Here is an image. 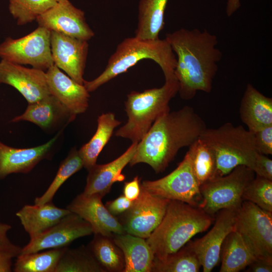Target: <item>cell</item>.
<instances>
[{
    "label": "cell",
    "mask_w": 272,
    "mask_h": 272,
    "mask_svg": "<svg viewBox=\"0 0 272 272\" xmlns=\"http://www.w3.org/2000/svg\"><path fill=\"white\" fill-rule=\"evenodd\" d=\"M165 39L177 55L174 75L181 98L191 100L198 91L210 93L222 57L217 36L206 29L182 28L167 33Z\"/></svg>",
    "instance_id": "obj_1"
},
{
    "label": "cell",
    "mask_w": 272,
    "mask_h": 272,
    "mask_svg": "<svg viewBox=\"0 0 272 272\" xmlns=\"http://www.w3.org/2000/svg\"><path fill=\"white\" fill-rule=\"evenodd\" d=\"M206 128L205 121L192 107L168 111L155 120L138 144L129 164L132 166L144 163L156 173L162 172L178 151L193 144Z\"/></svg>",
    "instance_id": "obj_2"
},
{
    "label": "cell",
    "mask_w": 272,
    "mask_h": 272,
    "mask_svg": "<svg viewBox=\"0 0 272 272\" xmlns=\"http://www.w3.org/2000/svg\"><path fill=\"white\" fill-rule=\"evenodd\" d=\"M213 216L198 206L170 200L160 224L146 239L154 255L161 259L174 253L196 234L206 231Z\"/></svg>",
    "instance_id": "obj_3"
},
{
    "label": "cell",
    "mask_w": 272,
    "mask_h": 272,
    "mask_svg": "<svg viewBox=\"0 0 272 272\" xmlns=\"http://www.w3.org/2000/svg\"><path fill=\"white\" fill-rule=\"evenodd\" d=\"M145 59L153 60L159 65L165 80L175 77L176 57L168 42L165 39H141L134 36L119 43L103 72L92 81L85 80L83 85L89 93L94 92Z\"/></svg>",
    "instance_id": "obj_4"
},
{
    "label": "cell",
    "mask_w": 272,
    "mask_h": 272,
    "mask_svg": "<svg viewBox=\"0 0 272 272\" xmlns=\"http://www.w3.org/2000/svg\"><path fill=\"white\" fill-rule=\"evenodd\" d=\"M178 91L179 83L175 77L165 80L160 88L131 91L125 101L127 122L116 131L115 135L129 139L132 143H139L155 120L170 110L169 102Z\"/></svg>",
    "instance_id": "obj_5"
},
{
    "label": "cell",
    "mask_w": 272,
    "mask_h": 272,
    "mask_svg": "<svg viewBox=\"0 0 272 272\" xmlns=\"http://www.w3.org/2000/svg\"><path fill=\"white\" fill-rule=\"evenodd\" d=\"M199 138L215 156V177L227 175L240 165L252 169L258 152L254 133L243 126L226 122L218 128H206Z\"/></svg>",
    "instance_id": "obj_6"
},
{
    "label": "cell",
    "mask_w": 272,
    "mask_h": 272,
    "mask_svg": "<svg viewBox=\"0 0 272 272\" xmlns=\"http://www.w3.org/2000/svg\"><path fill=\"white\" fill-rule=\"evenodd\" d=\"M254 177L252 169L240 165L227 175L210 180L200 186L198 207L212 216L223 209L237 211L243 201L245 188Z\"/></svg>",
    "instance_id": "obj_7"
},
{
    "label": "cell",
    "mask_w": 272,
    "mask_h": 272,
    "mask_svg": "<svg viewBox=\"0 0 272 272\" xmlns=\"http://www.w3.org/2000/svg\"><path fill=\"white\" fill-rule=\"evenodd\" d=\"M234 230L257 259L272 263V212L243 200L236 212Z\"/></svg>",
    "instance_id": "obj_8"
},
{
    "label": "cell",
    "mask_w": 272,
    "mask_h": 272,
    "mask_svg": "<svg viewBox=\"0 0 272 272\" xmlns=\"http://www.w3.org/2000/svg\"><path fill=\"white\" fill-rule=\"evenodd\" d=\"M0 58L16 64L30 65L46 72L54 64L50 31L38 26L22 37L6 38L0 44Z\"/></svg>",
    "instance_id": "obj_9"
},
{
    "label": "cell",
    "mask_w": 272,
    "mask_h": 272,
    "mask_svg": "<svg viewBox=\"0 0 272 272\" xmlns=\"http://www.w3.org/2000/svg\"><path fill=\"white\" fill-rule=\"evenodd\" d=\"M141 185L150 193L170 200L198 207L201 200L200 185L192 169L189 149L173 171L157 180H144Z\"/></svg>",
    "instance_id": "obj_10"
},
{
    "label": "cell",
    "mask_w": 272,
    "mask_h": 272,
    "mask_svg": "<svg viewBox=\"0 0 272 272\" xmlns=\"http://www.w3.org/2000/svg\"><path fill=\"white\" fill-rule=\"evenodd\" d=\"M170 201L150 193L141 185L139 197L118 220L126 233L146 239L161 223Z\"/></svg>",
    "instance_id": "obj_11"
},
{
    "label": "cell",
    "mask_w": 272,
    "mask_h": 272,
    "mask_svg": "<svg viewBox=\"0 0 272 272\" xmlns=\"http://www.w3.org/2000/svg\"><path fill=\"white\" fill-rule=\"evenodd\" d=\"M92 234L90 224L71 212L52 227L30 238L29 242L22 248L21 254L67 247L76 239Z\"/></svg>",
    "instance_id": "obj_12"
},
{
    "label": "cell",
    "mask_w": 272,
    "mask_h": 272,
    "mask_svg": "<svg viewBox=\"0 0 272 272\" xmlns=\"http://www.w3.org/2000/svg\"><path fill=\"white\" fill-rule=\"evenodd\" d=\"M38 26L50 31L88 41L95 35L87 24L85 13L69 0L57 2L36 20Z\"/></svg>",
    "instance_id": "obj_13"
},
{
    "label": "cell",
    "mask_w": 272,
    "mask_h": 272,
    "mask_svg": "<svg viewBox=\"0 0 272 272\" xmlns=\"http://www.w3.org/2000/svg\"><path fill=\"white\" fill-rule=\"evenodd\" d=\"M50 46L54 64L75 81L83 85L88 41L50 31Z\"/></svg>",
    "instance_id": "obj_14"
},
{
    "label": "cell",
    "mask_w": 272,
    "mask_h": 272,
    "mask_svg": "<svg viewBox=\"0 0 272 272\" xmlns=\"http://www.w3.org/2000/svg\"><path fill=\"white\" fill-rule=\"evenodd\" d=\"M11 86L25 98L28 103L38 101L51 95L46 72L2 59L0 84Z\"/></svg>",
    "instance_id": "obj_15"
},
{
    "label": "cell",
    "mask_w": 272,
    "mask_h": 272,
    "mask_svg": "<svg viewBox=\"0 0 272 272\" xmlns=\"http://www.w3.org/2000/svg\"><path fill=\"white\" fill-rule=\"evenodd\" d=\"M62 131L47 143L32 148L12 147L0 141V180L11 174L28 173L42 160L50 159Z\"/></svg>",
    "instance_id": "obj_16"
},
{
    "label": "cell",
    "mask_w": 272,
    "mask_h": 272,
    "mask_svg": "<svg viewBox=\"0 0 272 272\" xmlns=\"http://www.w3.org/2000/svg\"><path fill=\"white\" fill-rule=\"evenodd\" d=\"M236 211L223 209L217 212L215 224L203 237L188 244L197 256L203 272H210L220 258L222 244L234 229Z\"/></svg>",
    "instance_id": "obj_17"
},
{
    "label": "cell",
    "mask_w": 272,
    "mask_h": 272,
    "mask_svg": "<svg viewBox=\"0 0 272 272\" xmlns=\"http://www.w3.org/2000/svg\"><path fill=\"white\" fill-rule=\"evenodd\" d=\"M97 194L84 192L77 195L66 206V209L88 222L93 234L107 236L126 233L116 217L112 215Z\"/></svg>",
    "instance_id": "obj_18"
},
{
    "label": "cell",
    "mask_w": 272,
    "mask_h": 272,
    "mask_svg": "<svg viewBox=\"0 0 272 272\" xmlns=\"http://www.w3.org/2000/svg\"><path fill=\"white\" fill-rule=\"evenodd\" d=\"M76 117L51 94L38 101L29 103L24 113L11 121H29L46 132L52 133L63 130Z\"/></svg>",
    "instance_id": "obj_19"
},
{
    "label": "cell",
    "mask_w": 272,
    "mask_h": 272,
    "mask_svg": "<svg viewBox=\"0 0 272 272\" xmlns=\"http://www.w3.org/2000/svg\"><path fill=\"white\" fill-rule=\"evenodd\" d=\"M51 94L75 115L86 112L89 107V92L54 64L46 71Z\"/></svg>",
    "instance_id": "obj_20"
},
{
    "label": "cell",
    "mask_w": 272,
    "mask_h": 272,
    "mask_svg": "<svg viewBox=\"0 0 272 272\" xmlns=\"http://www.w3.org/2000/svg\"><path fill=\"white\" fill-rule=\"evenodd\" d=\"M138 143H132L118 158L105 164H95L88 170L86 184L83 192L97 194L102 198L111 190L114 183L122 181L125 176L121 172L134 155Z\"/></svg>",
    "instance_id": "obj_21"
},
{
    "label": "cell",
    "mask_w": 272,
    "mask_h": 272,
    "mask_svg": "<svg viewBox=\"0 0 272 272\" xmlns=\"http://www.w3.org/2000/svg\"><path fill=\"white\" fill-rule=\"evenodd\" d=\"M239 113L241 121L253 133L272 125V98L248 83L241 100Z\"/></svg>",
    "instance_id": "obj_22"
},
{
    "label": "cell",
    "mask_w": 272,
    "mask_h": 272,
    "mask_svg": "<svg viewBox=\"0 0 272 272\" xmlns=\"http://www.w3.org/2000/svg\"><path fill=\"white\" fill-rule=\"evenodd\" d=\"M71 212L50 201L42 205H25L16 215L30 238L52 227Z\"/></svg>",
    "instance_id": "obj_23"
},
{
    "label": "cell",
    "mask_w": 272,
    "mask_h": 272,
    "mask_svg": "<svg viewBox=\"0 0 272 272\" xmlns=\"http://www.w3.org/2000/svg\"><path fill=\"white\" fill-rule=\"evenodd\" d=\"M113 239L124 255L123 272H151L154 255L146 239L128 233L114 234Z\"/></svg>",
    "instance_id": "obj_24"
},
{
    "label": "cell",
    "mask_w": 272,
    "mask_h": 272,
    "mask_svg": "<svg viewBox=\"0 0 272 272\" xmlns=\"http://www.w3.org/2000/svg\"><path fill=\"white\" fill-rule=\"evenodd\" d=\"M168 0H140L135 37L141 39H159L165 26L164 15Z\"/></svg>",
    "instance_id": "obj_25"
},
{
    "label": "cell",
    "mask_w": 272,
    "mask_h": 272,
    "mask_svg": "<svg viewBox=\"0 0 272 272\" xmlns=\"http://www.w3.org/2000/svg\"><path fill=\"white\" fill-rule=\"evenodd\" d=\"M112 112L103 113L97 119V127L94 134L78 150L87 170L96 164L97 158L110 139L114 129L121 124Z\"/></svg>",
    "instance_id": "obj_26"
},
{
    "label": "cell",
    "mask_w": 272,
    "mask_h": 272,
    "mask_svg": "<svg viewBox=\"0 0 272 272\" xmlns=\"http://www.w3.org/2000/svg\"><path fill=\"white\" fill-rule=\"evenodd\" d=\"M220 257V272H238L257 259L241 235L234 230L223 241Z\"/></svg>",
    "instance_id": "obj_27"
},
{
    "label": "cell",
    "mask_w": 272,
    "mask_h": 272,
    "mask_svg": "<svg viewBox=\"0 0 272 272\" xmlns=\"http://www.w3.org/2000/svg\"><path fill=\"white\" fill-rule=\"evenodd\" d=\"M94 235L87 246L98 262L106 272H123L124 255L121 249L114 242L113 235Z\"/></svg>",
    "instance_id": "obj_28"
},
{
    "label": "cell",
    "mask_w": 272,
    "mask_h": 272,
    "mask_svg": "<svg viewBox=\"0 0 272 272\" xmlns=\"http://www.w3.org/2000/svg\"><path fill=\"white\" fill-rule=\"evenodd\" d=\"M54 272H106L88 246L66 247Z\"/></svg>",
    "instance_id": "obj_29"
},
{
    "label": "cell",
    "mask_w": 272,
    "mask_h": 272,
    "mask_svg": "<svg viewBox=\"0 0 272 272\" xmlns=\"http://www.w3.org/2000/svg\"><path fill=\"white\" fill-rule=\"evenodd\" d=\"M201 264L190 245L161 259L154 258L151 272H197Z\"/></svg>",
    "instance_id": "obj_30"
},
{
    "label": "cell",
    "mask_w": 272,
    "mask_h": 272,
    "mask_svg": "<svg viewBox=\"0 0 272 272\" xmlns=\"http://www.w3.org/2000/svg\"><path fill=\"white\" fill-rule=\"evenodd\" d=\"M66 247L49 249L43 252L20 254L17 257L13 271L54 272Z\"/></svg>",
    "instance_id": "obj_31"
},
{
    "label": "cell",
    "mask_w": 272,
    "mask_h": 272,
    "mask_svg": "<svg viewBox=\"0 0 272 272\" xmlns=\"http://www.w3.org/2000/svg\"><path fill=\"white\" fill-rule=\"evenodd\" d=\"M189 147L191 152L192 171L200 186L215 177V156L209 147L199 138Z\"/></svg>",
    "instance_id": "obj_32"
},
{
    "label": "cell",
    "mask_w": 272,
    "mask_h": 272,
    "mask_svg": "<svg viewBox=\"0 0 272 272\" xmlns=\"http://www.w3.org/2000/svg\"><path fill=\"white\" fill-rule=\"evenodd\" d=\"M83 167V161L78 150L76 148H72L61 162L56 175L48 188L41 196L35 198L34 203L42 205L52 201L56 192L64 182Z\"/></svg>",
    "instance_id": "obj_33"
},
{
    "label": "cell",
    "mask_w": 272,
    "mask_h": 272,
    "mask_svg": "<svg viewBox=\"0 0 272 272\" xmlns=\"http://www.w3.org/2000/svg\"><path fill=\"white\" fill-rule=\"evenodd\" d=\"M9 10L17 25L31 23L56 4L55 0H9Z\"/></svg>",
    "instance_id": "obj_34"
},
{
    "label": "cell",
    "mask_w": 272,
    "mask_h": 272,
    "mask_svg": "<svg viewBox=\"0 0 272 272\" xmlns=\"http://www.w3.org/2000/svg\"><path fill=\"white\" fill-rule=\"evenodd\" d=\"M242 200L272 212V180L256 175L245 188Z\"/></svg>",
    "instance_id": "obj_35"
},
{
    "label": "cell",
    "mask_w": 272,
    "mask_h": 272,
    "mask_svg": "<svg viewBox=\"0 0 272 272\" xmlns=\"http://www.w3.org/2000/svg\"><path fill=\"white\" fill-rule=\"evenodd\" d=\"M255 144L258 153L272 154V125L265 127L254 133Z\"/></svg>",
    "instance_id": "obj_36"
},
{
    "label": "cell",
    "mask_w": 272,
    "mask_h": 272,
    "mask_svg": "<svg viewBox=\"0 0 272 272\" xmlns=\"http://www.w3.org/2000/svg\"><path fill=\"white\" fill-rule=\"evenodd\" d=\"M252 170L256 176L272 180V160L265 155L257 154Z\"/></svg>",
    "instance_id": "obj_37"
},
{
    "label": "cell",
    "mask_w": 272,
    "mask_h": 272,
    "mask_svg": "<svg viewBox=\"0 0 272 272\" xmlns=\"http://www.w3.org/2000/svg\"><path fill=\"white\" fill-rule=\"evenodd\" d=\"M22 248L16 245L12 247L0 246V272H11L12 270V259L19 255Z\"/></svg>",
    "instance_id": "obj_38"
},
{
    "label": "cell",
    "mask_w": 272,
    "mask_h": 272,
    "mask_svg": "<svg viewBox=\"0 0 272 272\" xmlns=\"http://www.w3.org/2000/svg\"><path fill=\"white\" fill-rule=\"evenodd\" d=\"M132 203L133 201L129 200L122 194L114 200L106 202L105 206L109 212L116 217L127 211Z\"/></svg>",
    "instance_id": "obj_39"
},
{
    "label": "cell",
    "mask_w": 272,
    "mask_h": 272,
    "mask_svg": "<svg viewBox=\"0 0 272 272\" xmlns=\"http://www.w3.org/2000/svg\"><path fill=\"white\" fill-rule=\"evenodd\" d=\"M141 192V179L138 176L129 181L125 182L123 187V195L129 200L133 201L139 196Z\"/></svg>",
    "instance_id": "obj_40"
},
{
    "label": "cell",
    "mask_w": 272,
    "mask_h": 272,
    "mask_svg": "<svg viewBox=\"0 0 272 272\" xmlns=\"http://www.w3.org/2000/svg\"><path fill=\"white\" fill-rule=\"evenodd\" d=\"M246 271L271 272L272 271V263L257 259L248 266Z\"/></svg>",
    "instance_id": "obj_41"
},
{
    "label": "cell",
    "mask_w": 272,
    "mask_h": 272,
    "mask_svg": "<svg viewBox=\"0 0 272 272\" xmlns=\"http://www.w3.org/2000/svg\"><path fill=\"white\" fill-rule=\"evenodd\" d=\"M11 228L10 225L0 222V246L12 247L16 245L10 240L7 235Z\"/></svg>",
    "instance_id": "obj_42"
},
{
    "label": "cell",
    "mask_w": 272,
    "mask_h": 272,
    "mask_svg": "<svg viewBox=\"0 0 272 272\" xmlns=\"http://www.w3.org/2000/svg\"><path fill=\"white\" fill-rule=\"evenodd\" d=\"M241 7L240 0H228L226 13L228 17L233 15Z\"/></svg>",
    "instance_id": "obj_43"
},
{
    "label": "cell",
    "mask_w": 272,
    "mask_h": 272,
    "mask_svg": "<svg viewBox=\"0 0 272 272\" xmlns=\"http://www.w3.org/2000/svg\"><path fill=\"white\" fill-rule=\"evenodd\" d=\"M56 1V2H59V1H62V0H55Z\"/></svg>",
    "instance_id": "obj_44"
}]
</instances>
